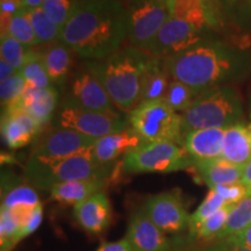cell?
Segmentation results:
<instances>
[{
	"mask_svg": "<svg viewBox=\"0 0 251 251\" xmlns=\"http://www.w3.org/2000/svg\"><path fill=\"white\" fill-rule=\"evenodd\" d=\"M151 56L134 47H125L103 59H86L107 91L113 103L124 112L140 105L143 78Z\"/></svg>",
	"mask_w": 251,
	"mask_h": 251,
	"instance_id": "obj_3",
	"label": "cell"
},
{
	"mask_svg": "<svg viewBox=\"0 0 251 251\" xmlns=\"http://www.w3.org/2000/svg\"><path fill=\"white\" fill-rule=\"evenodd\" d=\"M56 128L71 129L99 140L129 127V120L119 113H102L83 108L65 98L55 118Z\"/></svg>",
	"mask_w": 251,
	"mask_h": 251,
	"instance_id": "obj_8",
	"label": "cell"
},
{
	"mask_svg": "<svg viewBox=\"0 0 251 251\" xmlns=\"http://www.w3.org/2000/svg\"><path fill=\"white\" fill-rule=\"evenodd\" d=\"M77 2L78 0H46L42 9L50 20L62 29L74 13Z\"/></svg>",
	"mask_w": 251,
	"mask_h": 251,
	"instance_id": "obj_36",
	"label": "cell"
},
{
	"mask_svg": "<svg viewBox=\"0 0 251 251\" xmlns=\"http://www.w3.org/2000/svg\"><path fill=\"white\" fill-rule=\"evenodd\" d=\"M250 119H251V99H250Z\"/></svg>",
	"mask_w": 251,
	"mask_h": 251,
	"instance_id": "obj_49",
	"label": "cell"
},
{
	"mask_svg": "<svg viewBox=\"0 0 251 251\" xmlns=\"http://www.w3.org/2000/svg\"><path fill=\"white\" fill-rule=\"evenodd\" d=\"M72 54L74 51L61 42L50 46L41 54L52 85H62L68 80L72 68Z\"/></svg>",
	"mask_w": 251,
	"mask_h": 251,
	"instance_id": "obj_25",
	"label": "cell"
},
{
	"mask_svg": "<svg viewBox=\"0 0 251 251\" xmlns=\"http://www.w3.org/2000/svg\"><path fill=\"white\" fill-rule=\"evenodd\" d=\"M128 31L129 14L124 0H78L59 42L80 57L97 61L120 50Z\"/></svg>",
	"mask_w": 251,
	"mask_h": 251,
	"instance_id": "obj_1",
	"label": "cell"
},
{
	"mask_svg": "<svg viewBox=\"0 0 251 251\" xmlns=\"http://www.w3.org/2000/svg\"><path fill=\"white\" fill-rule=\"evenodd\" d=\"M0 236H1V251H12L23 240L21 229L12 221L7 211L2 207L0 214Z\"/></svg>",
	"mask_w": 251,
	"mask_h": 251,
	"instance_id": "obj_38",
	"label": "cell"
},
{
	"mask_svg": "<svg viewBox=\"0 0 251 251\" xmlns=\"http://www.w3.org/2000/svg\"><path fill=\"white\" fill-rule=\"evenodd\" d=\"M17 69L14 67H12L9 63H7L5 59H0V81H5L9 79L11 77L15 76L18 74Z\"/></svg>",
	"mask_w": 251,
	"mask_h": 251,
	"instance_id": "obj_43",
	"label": "cell"
},
{
	"mask_svg": "<svg viewBox=\"0 0 251 251\" xmlns=\"http://www.w3.org/2000/svg\"><path fill=\"white\" fill-rule=\"evenodd\" d=\"M129 125L146 142H175L183 146V117L163 99L141 102L129 113Z\"/></svg>",
	"mask_w": 251,
	"mask_h": 251,
	"instance_id": "obj_6",
	"label": "cell"
},
{
	"mask_svg": "<svg viewBox=\"0 0 251 251\" xmlns=\"http://www.w3.org/2000/svg\"><path fill=\"white\" fill-rule=\"evenodd\" d=\"M209 36H212L211 33L197 29L179 19L170 18L144 52L165 61L186 51Z\"/></svg>",
	"mask_w": 251,
	"mask_h": 251,
	"instance_id": "obj_10",
	"label": "cell"
},
{
	"mask_svg": "<svg viewBox=\"0 0 251 251\" xmlns=\"http://www.w3.org/2000/svg\"><path fill=\"white\" fill-rule=\"evenodd\" d=\"M97 251H135V249L127 238H124L118 242L102 243Z\"/></svg>",
	"mask_w": 251,
	"mask_h": 251,
	"instance_id": "obj_40",
	"label": "cell"
},
{
	"mask_svg": "<svg viewBox=\"0 0 251 251\" xmlns=\"http://www.w3.org/2000/svg\"><path fill=\"white\" fill-rule=\"evenodd\" d=\"M200 180L208 185L209 188L240 183L242 180L244 168L235 165L224 157L212 161L194 163L192 165Z\"/></svg>",
	"mask_w": 251,
	"mask_h": 251,
	"instance_id": "obj_22",
	"label": "cell"
},
{
	"mask_svg": "<svg viewBox=\"0 0 251 251\" xmlns=\"http://www.w3.org/2000/svg\"><path fill=\"white\" fill-rule=\"evenodd\" d=\"M41 128L42 126L23 109L15 106L2 108L1 135L7 148L15 150L28 146Z\"/></svg>",
	"mask_w": 251,
	"mask_h": 251,
	"instance_id": "obj_14",
	"label": "cell"
},
{
	"mask_svg": "<svg viewBox=\"0 0 251 251\" xmlns=\"http://www.w3.org/2000/svg\"><path fill=\"white\" fill-rule=\"evenodd\" d=\"M58 103V91L54 85L46 89H26L20 99L9 106L23 109L41 126L50 121Z\"/></svg>",
	"mask_w": 251,
	"mask_h": 251,
	"instance_id": "obj_20",
	"label": "cell"
},
{
	"mask_svg": "<svg viewBox=\"0 0 251 251\" xmlns=\"http://www.w3.org/2000/svg\"><path fill=\"white\" fill-rule=\"evenodd\" d=\"M213 190H215L218 194L224 198L227 205H236L248 197V191L242 181L231 185H221V186L213 187Z\"/></svg>",
	"mask_w": 251,
	"mask_h": 251,
	"instance_id": "obj_39",
	"label": "cell"
},
{
	"mask_svg": "<svg viewBox=\"0 0 251 251\" xmlns=\"http://www.w3.org/2000/svg\"><path fill=\"white\" fill-rule=\"evenodd\" d=\"M74 215L86 233L99 235L112 222L111 202L105 193L99 192L75 206Z\"/></svg>",
	"mask_w": 251,
	"mask_h": 251,
	"instance_id": "obj_18",
	"label": "cell"
},
{
	"mask_svg": "<svg viewBox=\"0 0 251 251\" xmlns=\"http://www.w3.org/2000/svg\"><path fill=\"white\" fill-rule=\"evenodd\" d=\"M221 29L234 31L235 35L251 33V0H212Z\"/></svg>",
	"mask_w": 251,
	"mask_h": 251,
	"instance_id": "obj_21",
	"label": "cell"
},
{
	"mask_svg": "<svg viewBox=\"0 0 251 251\" xmlns=\"http://www.w3.org/2000/svg\"><path fill=\"white\" fill-rule=\"evenodd\" d=\"M42 216H43V209H42V205H40L36 207L35 213H34L33 218L29 221V224L27 225V227L23 230V237L25 238L28 235L33 234L34 231L39 228V226L41 225V221H42Z\"/></svg>",
	"mask_w": 251,
	"mask_h": 251,
	"instance_id": "obj_41",
	"label": "cell"
},
{
	"mask_svg": "<svg viewBox=\"0 0 251 251\" xmlns=\"http://www.w3.org/2000/svg\"><path fill=\"white\" fill-rule=\"evenodd\" d=\"M164 62L175 80L192 87L198 94L213 87L229 85L230 81L247 77L251 71L247 52L213 36Z\"/></svg>",
	"mask_w": 251,
	"mask_h": 251,
	"instance_id": "obj_2",
	"label": "cell"
},
{
	"mask_svg": "<svg viewBox=\"0 0 251 251\" xmlns=\"http://www.w3.org/2000/svg\"><path fill=\"white\" fill-rule=\"evenodd\" d=\"M225 134L224 128L197 129L185 134L183 147L193 164L222 157Z\"/></svg>",
	"mask_w": 251,
	"mask_h": 251,
	"instance_id": "obj_17",
	"label": "cell"
},
{
	"mask_svg": "<svg viewBox=\"0 0 251 251\" xmlns=\"http://www.w3.org/2000/svg\"><path fill=\"white\" fill-rule=\"evenodd\" d=\"M26 85V79L21 72H18L15 76L7 80L0 81V99H1L2 108L17 102L23 97Z\"/></svg>",
	"mask_w": 251,
	"mask_h": 251,
	"instance_id": "obj_37",
	"label": "cell"
},
{
	"mask_svg": "<svg viewBox=\"0 0 251 251\" xmlns=\"http://www.w3.org/2000/svg\"><path fill=\"white\" fill-rule=\"evenodd\" d=\"M166 1H170V0H166Z\"/></svg>",
	"mask_w": 251,
	"mask_h": 251,
	"instance_id": "obj_50",
	"label": "cell"
},
{
	"mask_svg": "<svg viewBox=\"0 0 251 251\" xmlns=\"http://www.w3.org/2000/svg\"><path fill=\"white\" fill-rule=\"evenodd\" d=\"M225 240H229L230 242L240 244V246L247 247L249 248V249H251V226L250 227H248L247 229H244V230L241 231V233L234 235V236L225 238Z\"/></svg>",
	"mask_w": 251,
	"mask_h": 251,
	"instance_id": "obj_42",
	"label": "cell"
},
{
	"mask_svg": "<svg viewBox=\"0 0 251 251\" xmlns=\"http://www.w3.org/2000/svg\"><path fill=\"white\" fill-rule=\"evenodd\" d=\"M96 141L78 131L56 128L40 141L30 157L41 161L68 158L93 148Z\"/></svg>",
	"mask_w": 251,
	"mask_h": 251,
	"instance_id": "obj_12",
	"label": "cell"
},
{
	"mask_svg": "<svg viewBox=\"0 0 251 251\" xmlns=\"http://www.w3.org/2000/svg\"><path fill=\"white\" fill-rule=\"evenodd\" d=\"M241 181H242V184L247 188L248 196L251 197V159H250V162L246 165V168H244L243 177Z\"/></svg>",
	"mask_w": 251,
	"mask_h": 251,
	"instance_id": "obj_45",
	"label": "cell"
},
{
	"mask_svg": "<svg viewBox=\"0 0 251 251\" xmlns=\"http://www.w3.org/2000/svg\"><path fill=\"white\" fill-rule=\"evenodd\" d=\"M124 170L129 174L186 170L193 165L184 147L175 142H146L125 156Z\"/></svg>",
	"mask_w": 251,
	"mask_h": 251,
	"instance_id": "obj_7",
	"label": "cell"
},
{
	"mask_svg": "<svg viewBox=\"0 0 251 251\" xmlns=\"http://www.w3.org/2000/svg\"><path fill=\"white\" fill-rule=\"evenodd\" d=\"M215 246L218 248L219 251H251L249 248L233 243L229 240L218 241V243H215Z\"/></svg>",
	"mask_w": 251,
	"mask_h": 251,
	"instance_id": "obj_44",
	"label": "cell"
},
{
	"mask_svg": "<svg viewBox=\"0 0 251 251\" xmlns=\"http://www.w3.org/2000/svg\"><path fill=\"white\" fill-rule=\"evenodd\" d=\"M168 2L171 18L183 20L205 33L221 30L212 0H170Z\"/></svg>",
	"mask_w": 251,
	"mask_h": 251,
	"instance_id": "obj_15",
	"label": "cell"
},
{
	"mask_svg": "<svg viewBox=\"0 0 251 251\" xmlns=\"http://www.w3.org/2000/svg\"><path fill=\"white\" fill-rule=\"evenodd\" d=\"M226 205L227 203H226L224 198L218 194L215 190L209 188V192L207 193L203 201L200 203V206L196 209V212L190 216L188 227H190L191 235L194 236L200 225L205 222L208 218H211L213 214H215L216 212H219L220 209L224 208Z\"/></svg>",
	"mask_w": 251,
	"mask_h": 251,
	"instance_id": "obj_31",
	"label": "cell"
},
{
	"mask_svg": "<svg viewBox=\"0 0 251 251\" xmlns=\"http://www.w3.org/2000/svg\"><path fill=\"white\" fill-rule=\"evenodd\" d=\"M222 157L246 168L251 159V124L240 122L226 129Z\"/></svg>",
	"mask_w": 251,
	"mask_h": 251,
	"instance_id": "obj_23",
	"label": "cell"
},
{
	"mask_svg": "<svg viewBox=\"0 0 251 251\" xmlns=\"http://www.w3.org/2000/svg\"><path fill=\"white\" fill-rule=\"evenodd\" d=\"M143 143H146V141L129 125V127L124 130L97 140L93 146V155L99 164L111 166L119 157L126 156Z\"/></svg>",
	"mask_w": 251,
	"mask_h": 251,
	"instance_id": "obj_19",
	"label": "cell"
},
{
	"mask_svg": "<svg viewBox=\"0 0 251 251\" xmlns=\"http://www.w3.org/2000/svg\"><path fill=\"white\" fill-rule=\"evenodd\" d=\"M127 238L135 251H169L170 241L143 209L131 215Z\"/></svg>",
	"mask_w": 251,
	"mask_h": 251,
	"instance_id": "obj_16",
	"label": "cell"
},
{
	"mask_svg": "<svg viewBox=\"0 0 251 251\" xmlns=\"http://www.w3.org/2000/svg\"><path fill=\"white\" fill-rule=\"evenodd\" d=\"M106 179L74 180L57 184L50 188L51 198L56 201L67 206H76L85 201L94 194L101 192L106 186Z\"/></svg>",
	"mask_w": 251,
	"mask_h": 251,
	"instance_id": "obj_24",
	"label": "cell"
},
{
	"mask_svg": "<svg viewBox=\"0 0 251 251\" xmlns=\"http://www.w3.org/2000/svg\"><path fill=\"white\" fill-rule=\"evenodd\" d=\"M170 78L172 77L166 70L164 59L155 58L151 56L148 68L144 74L141 102L164 98L171 83Z\"/></svg>",
	"mask_w": 251,
	"mask_h": 251,
	"instance_id": "obj_26",
	"label": "cell"
},
{
	"mask_svg": "<svg viewBox=\"0 0 251 251\" xmlns=\"http://www.w3.org/2000/svg\"><path fill=\"white\" fill-rule=\"evenodd\" d=\"M191 251H219L218 248H216L215 244H213V246H209L205 248V249H198V250H191Z\"/></svg>",
	"mask_w": 251,
	"mask_h": 251,
	"instance_id": "obj_48",
	"label": "cell"
},
{
	"mask_svg": "<svg viewBox=\"0 0 251 251\" xmlns=\"http://www.w3.org/2000/svg\"><path fill=\"white\" fill-rule=\"evenodd\" d=\"M129 31L128 40L134 48L146 51L158 31L171 18L166 0H147L128 7Z\"/></svg>",
	"mask_w": 251,
	"mask_h": 251,
	"instance_id": "obj_9",
	"label": "cell"
},
{
	"mask_svg": "<svg viewBox=\"0 0 251 251\" xmlns=\"http://www.w3.org/2000/svg\"><path fill=\"white\" fill-rule=\"evenodd\" d=\"M199 96L192 87L179 80H171L163 100L177 113H185Z\"/></svg>",
	"mask_w": 251,
	"mask_h": 251,
	"instance_id": "obj_30",
	"label": "cell"
},
{
	"mask_svg": "<svg viewBox=\"0 0 251 251\" xmlns=\"http://www.w3.org/2000/svg\"><path fill=\"white\" fill-rule=\"evenodd\" d=\"M7 34L13 36L23 45L29 47V48L40 46L28 12L23 8L17 12L12 18Z\"/></svg>",
	"mask_w": 251,
	"mask_h": 251,
	"instance_id": "obj_32",
	"label": "cell"
},
{
	"mask_svg": "<svg viewBox=\"0 0 251 251\" xmlns=\"http://www.w3.org/2000/svg\"><path fill=\"white\" fill-rule=\"evenodd\" d=\"M20 72L26 79V89H46V87L52 85L51 80L47 74L41 54L31 59L29 63H27Z\"/></svg>",
	"mask_w": 251,
	"mask_h": 251,
	"instance_id": "obj_33",
	"label": "cell"
},
{
	"mask_svg": "<svg viewBox=\"0 0 251 251\" xmlns=\"http://www.w3.org/2000/svg\"><path fill=\"white\" fill-rule=\"evenodd\" d=\"M67 98L90 111L115 113V105L87 61L72 75Z\"/></svg>",
	"mask_w": 251,
	"mask_h": 251,
	"instance_id": "obj_11",
	"label": "cell"
},
{
	"mask_svg": "<svg viewBox=\"0 0 251 251\" xmlns=\"http://www.w3.org/2000/svg\"><path fill=\"white\" fill-rule=\"evenodd\" d=\"M251 226V197L248 196L240 202L233 206L229 213L227 222L216 240L234 236Z\"/></svg>",
	"mask_w": 251,
	"mask_h": 251,
	"instance_id": "obj_28",
	"label": "cell"
},
{
	"mask_svg": "<svg viewBox=\"0 0 251 251\" xmlns=\"http://www.w3.org/2000/svg\"><path fill=\"white\" fill-rule=\"evenodd\" d=\"M40 203L39 196L33 187L28 185H13L6 188L5 196L2 197L1 207L12 208L17 205L37 206Z\"/></svg>",
	"mask_w": 251,
	"mask_h": 251,
	"instance_id": "obj_34",
	"label": "cell"
},
{
	"mask_svg": "<svg viewBox=\"0 0 251 251\" xmlns=\"http://www.w3.org/2000/svg\"><path fill=\"white\" fill-rule=\"evenodd\" d=\"M181 117L184 135L197 129H228L242 122V100L230 85L213 87L200 93Z\"/></svg>",
	"mask_w": 251,
	"mask_h": 251,
	"instance_id": "obj_4",
	"label": "cell"
},
{
	"mask_svg": "<svg viewBox=\"0 0 251 251\" xmlns=\"http://www.w3.org/2000/svg\"><path fill=\"white\" fill-rule=\"evenodd\" d=\"M111 166L99 164L93 155V148L68 158L41 161L30 157L25 174L28 181L39 188H51L57 184L74 180L106 179Z\"/></svg>",
	"mask_w": 251,
	"mask_h": 251,
	"instance_id": "obj_5",
	"label": "cell"
},
{
	"mask_svg": "<svg viewBox=\"0 0 251 251\" xmlns=\"http://www.w3.org/2000/svg\"><path fill=\"white\" fill-rule=\"evenodd\" d=\"M0 52L1 58L9 63L18 71H21L27 63L34 59L39 55L33 48L23 45L17 39L11 36L9 34L1 36V45H0Z\"/></svg>",
	"mask_w": 251,
	"mask_h": 251,
	"instance_id": "obj_27",
	"label": "cell"
},
{
	"mask_svg": "<svg viewBox=\"0 0 251 251\" xmlns=\"http://www.w3.org/2000/svg\"><path fill=\"white\" fill-rule=\"evenodd\" d=\"M234 205H226L224 208L220 209L215 214H213L211 218H208L205 222L200 225L198 230L194 234L199 240L203 241H211L216 240L219 234L221 233L222 229L225 228L226 222H227L228 215L230 213L231 208Z\"/></svg>",
	"mask_w": 251,
	"mask_h": 251,
	"instance_id": "obj_35",
	"label": "cell"
},
{
	"mask_svg": "<svg viewBox=\"0 0 251 251\" xmlns=\"http://www.w3.org/2000/svg\"><path fill=\"white\" fill-rule=\"evenodd\" d=\"M143 1H147V0H125V4L127 5V7H129V6L140 4V2H143Z\"/></svg>",
	"mask_w": 251,
	"mask_h": 251,
	"instance_id": "obj_47",
	"label": "cell"
},
{
	"mask_svg": "<svg viewBox=\"0 0 251 251\" xmlns=\"http://www.w3.org/2000/svg\"><path fill=\"white\" fill-rule=\"evenodd\" d=\"M29 19L35 30L39 45H48L51 42H59L61 36V28L50 20L42 7L33 9L28 12Z\"/></svg>",
	"mask_w": 251,
	"mask_h": 251,
	"instance_id": "obj_29",
	"label": "cell"
},
{
	"mask_svg": "<svg viewBox=\"0 0 251 251\" xmlns=\"http://www.w3.org/2000/svg\"><path fill=\"white\" fill-rule=\"evenodd\" d=\"M143 211L153 224L166 234L178 233L190 224V216L180 196L172 191L149 198Z\"/></svg>",
	"mask_w": 251,
	"mask_h": 251,
	"instance_id": "obj_13",
	"label": "cell"
},
{
	"mask_svg": "<svg viewBox=\"0 0 251 251\" xmlns=\"http://www.w3.org/2000/svg\"><path fill=\"white\" fill-rule=\"evenodd\" d=\"M45 1L46 0H23V7L21 8L27 12L33 11V9L42 7L43 2Z\"/></svg>",
	"mask_w": 251,
	"mask_h": 251,
	"instance_id": "obj_46",
	"label": "cell"
}]
</instances>
